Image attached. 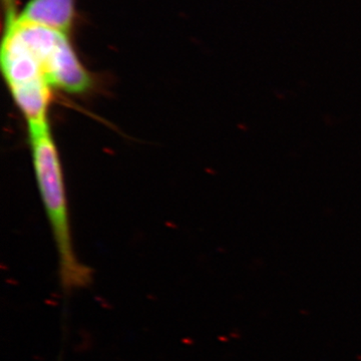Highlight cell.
<instances>
[{
  "mask_svg": "<svg viewBox=\"0 0 361 361\" xmlns=\"http://www.w3.org/2000/svg\"><path fill=\"white\" fill-rule=\"evenodd\" d=\"M28 134L37 186L58 249L61 283L66 290L85 286L90 271L78 262L73 250L63 170L49 123L30 125Z\"/></svg>",
  "mask_w": 361,
  "mask_h": 361,
  "instance_id": "6da1fadb",
  "label": "cell"
},
{
  "mask_svg": "<svg viewBox=\"0 0 361 361\" xmlns=\"http://www.w3.org/2000/svg\"><path fill=\"white\" fill-rule=\"evenodd\" d=\"M1 68L8 89L27 125L49 123L51 85L39 56L13 32L6 30Z\"/></svg>",
  "mask_w": 361,
  "mask_h": 361,
  "instance_id": "7a4b0ae2",
  "label": "cell"
},
{
  "mask_svg": "<svg viewBox=\"0 0 361 361\" xmlns=\"http://www.w3.org/2000/svg\"><path fill=\"white\" fill-rule=\"evenodd\" d=\"M44 70L51 87L63 92L85 94L92 87V78L80 63L66 35L45 61Z\"/></svg>",
  "mask_w": 361,
  "mask_h": 361,
  "instance_id": "3957f363",
  "label": "cell"
},
{
  "mask_svg": "<svg viewBox=\"0 0 361 361\" xmlns=\"http://www.w3.org/2000/svg\"><path fill=\"white\" fill-rule=\"evenodd\" d=\"M8 16L18 23L68 33L75 16V0H30L20 16L11 13Z\"/></svg>",
  "mask_w": 361,
  "mask_h": 361,
  "instance_id": "277c9868",
  "label": "cell"
},
{
  "mask_svg": "<svg viewBox=\"0 0 361 361\" xmlns=\"http://www.w3.org/2000/svg\"><path fill=\"white\" fill-rule=\"evenodd\" d=\"M6 1L8 2V4H9V2L11 1V0H6Z\"/></svg>",
  "mask_w": 361,
  "mask_h": 361,
  "instance_id": "5b68a950",
  "label": "cell"
}]
</instances>
